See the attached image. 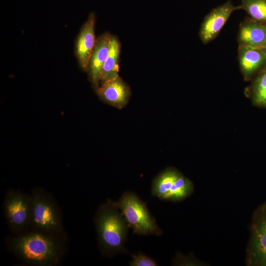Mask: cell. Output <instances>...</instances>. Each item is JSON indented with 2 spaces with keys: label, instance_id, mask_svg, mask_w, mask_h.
<instances>
[{
  "label": "cell",
  "instance_id": "15",
  "mask_svg": "<svg viewBox=\"0 0 266 266\" xmlns=\"http://www.w3.org/2000/svg\"><path fill=\"white\" fill-rule=\"evenodd\" d=\"M194 189L192 182L182 174L161 200L174 202L180 201L190 196L193 193Z\"/></svg>",
  "mask_w": 266,
  "mask_h": 266
},
{
  "label": "cell",
  "instance_id": "10",
  "mask_svg": "<svg viewBox=\"0 0 266 266\" xmlns=\"http://www.w3.org/2000/svg\"><path fill=\"white\" fill-rule=\"evenodd\" d=\"M97 92L102 100L118 108L126 105L131 95L129 87L119 76L102 83Z\"/></svg>",
  "mask_w": 266,
  "mask_h": 266
},
{
  "label": "cell",
  "instance_id": "5",
  "mask_svg": "<svg viewBox=\"0 0 266 266\" xmlns=\"http://www.w3.org/2000/svg\"><path fill=\"white\" fill-rule=\"evenodd\" d=\"M246 264L266 266V201L257 207L252 216Z\"/></svg>",
  "mask_w": 266,
  "mask_h": 266
},
{
  "label": "cell",
  "instance_id": "2",
  "mask_svg": "<svg viewBox=\"0 0 266 266\" xmlns=\"http://www.w3.org/2000/svg\"><path fill=\"white\" fill-rule=\"evenodd\" d=\"M99 245L107 256L117 253H127L124 247L129 227L118 209L111 200L99 208L95 220Z\"/></svg>",
  "mask_w": 266,
  "mask_h": 266
},
{
  "label": "cell",
  "instance_id": "13",
  "mask_svg": "<svg viewBox=\"0 0 266 266\" xmlns=\"http://www.w3.org/2000/svg\"><path fill=\"white\" fill-rule=\"evenodd\" d=\"M121 44L118 38L111 35L108 55L102 67L100 81L103 83L119 76V61Z\"/></svg>",
  "mask_w": 266,
  "mask_h": 266
},
{
  "label": "cell",
  "instance_id": "11",
  "mask_svg": "<svg viewBox=\"0 0 266 266\" xmlns=\"http://www.w3.org/2000/svg\"><path fill=\"white\" fill-rule=\"evenodd\" d=\"M239 45L260 48L266 42V24L246 18L239 26Z\"/></svg>",
  "mask_w": 266,
  "mask_h": 266
},
{
  "label": "cell",
  "instance_id": "6",
  "mask_svg": "<svg viewBox=\"0 0 266 266\" xmlns=\"http://www.w3.org/2000/svg\"><path fill=\"white\" fill-rule=\"evenodd\" d=\"M32 198L18 191H9L3 204L4 213L10 229L19 233L30 225Z\"/></svg>",
  "mask_w": 266,
  "mask_h": 266
},
{
  "label": "cell",
  "instance_id": "7",
  "mask_svg": "<svg viewBox=\"0 0 266 266\" xmlns=\"http://www.w3.org/2000/svg\"><path fill=\"white\" fill-rule=\"evenodd\" d=\"M238 9L240 5L234 6L231 1L212 9L201 24L199 36L201 42L206 44L215 38L232 13Z\"/></svg>",
  "mask_w": 266,
  "mask_h": 266
},
{
  "label": "cell",
  "instance_id": "17",
  "mask_svg": "<svg viewBox=\"0 0 266 266\" xmlns=\"http://www.w3.org/2000/svg\"><path fill=\"white\" fill-rule=\"evenodd\" d=\"M240 6L253 20L266 24V0H242Z\"/></svg>",
  "mask_w": 266,
  "mask_h": 266
},
{
  "label": "cell",
  "instance_id": "4",
  "mask_svg": "<svg viewBox=\"0 0 266 266\" xmlns=\"http://www.w3.org/2000/svg\"><path fill=\"white\" fill-rule=\"evenodd\" d=\"M112 205L121 211L129 228L134 233L142 235L160 236L162 230L149 212L145 202L134 193L125 192L117 201H111Z\"/></svg>",
  "mask_w": 266,
  "mask_h": 266
},
{
  "label": "cell",
  "instance_id": "12",
  "mask_svg": "<svg viewBox=\"0 0 266 266\" xmlns=\"http://www.w3.org/2000/svg\"><path fill=\"white\" fill-rule=\"evenodd\" d=\"M110 35L104 33L96 41L89 63L90 76L94 86L99 88L100 75L103 65L108 55Z\"/></svg>",
  "mask_w": 266,
  "mask_h": 266
},
{
  "label": "cell",
  "instance_id": "16",
  "mask_svg": "<svg viewBox=\"0 0 266 266\" xmlns=\"http://www.w3.org/2000/svg\"><path fill=\"white\" fill-rule=\"evenodd\" d=\"M249 93L254 105L266 107V66L253 78Z\"/></svg>",
  "mask_w": 266,
  "mask_h": 266
},
{
  "label": "cell",
  "instance_id": "9",
  "mask_svg": "<svg viewBox=\"0 0 266 266\" xmlns=\"http://www.w3.org/2000/svg\"><path fill=\"white\" fill-rule=\"evenodd\" d=\"M95 22V14L91 13L81 28L76 42V56L80 66L85 69L89 66L96 41L94 31Z\"/></svg>",
  "mask_w": 266,
  "mask_h": 266
},
{
  "label": "cell",
  "instance_id": "19",
  "mask_svg": "<svg viewBox=\"0 0 266 266\" xmlns=\"http://www.w3.org/2000/svg\"><path fill=\"white\" fill-rule=\"evenodd\" d=\"M260 49H262L265 53H266V42L260 48Z\"/></svg>",
  "mask_w": 266,
  "mask_h": 266
},
{
  "label": "cell",
  "instance_id": "14",
  "mask_svg": "<svg viewBox=\"0 0 266 266\" xmlns=\"http://www.w3.org/2000/svg\"><path fill=\"white\" fill-rule=\"evenodd\" d=\"M181 174L180 171L173 167H168L164 169L152 181L151 196L161 200L170 190L174 182Z\"/></svg>",
  "mask_w": 266,
  "mask_h": 266
},
{
  "label": "cell",
  "instance_id": "1",
  "mask_svg": "<svg viewBox=\"0 0 266 266\" xmlns=\"http://www.w3.org/2000/svg\"><path fill=\"white\" fill-rule=\"evenodd\" d=\"M62 239L33 231L10 238V249L21 260L33 265L57 264L64 252Z\"/></svg>",
  "mask_w": 266,
  "mask_h": 266
},
{
  "label": "cell",
  "instance_id": "8",
  "mask_svg": "<svg viewBox=\"0 0 266 266\" xmlns=\"http://www.w3.org/2000/svg\"><path fill=\"white\" fill-rule=\"evenodd\" d=\"M238 60L244 80L249 81L266 66V53L258 48L238 45Z\"/></svg>",
  "mask_w": 266,
  "mask_h": 266
},
{
  "label": "cell",
  "instance_id": "3",
  "mask_svg": "<svg viewBox=\"0 0 266 266\" xmlns=\"http://www.w3.org/2000/svg\"><path fill=\"white\" fill-rule=\"evenodd\" d=\"M31 198L30 225L33 231L63 240L64 233L61 217L53 198L41 188L34 189Z\"/></svg>",
  "mask_w": 266,
  "mask_h": 266
},
{
  "label": "cell",
  "instance_id": "18",
  "mask_svg": "<svg viewBox=\"0 0 266 266\" xmlns=\"http://www.w3.org/2000/svg\"><path fill=\"white\" fill-rule=\"evenodd\" d=\"M132 260L130 262L131 266H157V263L151 258L141 252L138 254H132Z\"/></svg>",
  "mask_w": 266,
  "mask_h": 266
}]
</instances>
